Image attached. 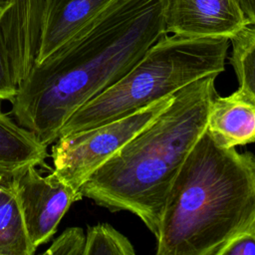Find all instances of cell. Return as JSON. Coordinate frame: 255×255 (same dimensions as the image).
<instances>
[{
	"instance_id": "6da1fadb",
	"label": "cell",
	"mask_w": 255,
	"mask_h": 255,
	"mask_svg": "<svg viewBox=\"0 0 255 255\" xmlns=\"http://www.w3.org/2000/svg\"><path fill=\"white\" fill-rule=\"evenodd\" d=\"M164 0H115L67 44L34 65L11 102L16 122L45 145L67 120L120 81L166 35Z\"/></svg>"
},
{
	"instance_id": "7a4b0ae2",
	"label": "cell",
	"mask_w": 255,
	"mask_h": 255,
	"mask_svg": "<svg viewBox=\"0 0 255 255\" xmlns=\"http://www.w3.org/2000/svg\"><path fill=\"white\" fill-rule=\"evenodd\" d=\"M217 76L177 91L154 121L86 179L81 195L110 211L131 212L156 238L172 182L205 131Z\"/></svg>"
},
{
	"instance_id": "3957f363",
	"label": "cell",
	"mask_w": 255,
	"mask_h": 255,
	"mask_svg": "<svg viewBox=\"0 0 255 255\" xmlns=\"http://www.w3.org/2000/svg\"><path fill=\"white\" fill-rule=\"evenodd\" d=\"M255 211V155L223 148L204 131L169 189L157 255H216Z\"/></svg>"
},
{
	"instance_id": "277c9868",
	"label": "cell",
	"mask_w": 255,
	"mask_h": 255,
	"mask_svg": "<svg viewBox=\"0 0 255 255\" xmlns=\"http://www.w3.org/2000/svg\"><path fill=\"white\" fill-rule=\"evenodd\" d=\"M230 40L161 37L116 84L79 108L59 137L133 114L190 83L224 71Z\"/></svg>"
},
{
	"instance_id": "5b68a950",
	"label": "cell",
	"mask_w": 255,
	"mask_h": 255,
	"mask_svg": "<svg viewBox=\"0 0 255 255\" xmlns=\"http://www.w3.org/2000/svg\"><path fill=\"white\" fill-rule=\"evenodd\" d=\"M173 97H165L119 120L58 137L51 153L54 171L79 191L86 179L154 121Z\"/></svg>"
},
{
	"instance_id": "8992f818",
	"label": "cell",
	"mask_w": 255,
	"mask_h": 255,
	"mask_svg": "<svg viewBox=\"0 0 255 255\" xmlns=\"http://www.w3.org/2000/svg\"><path fill=\"white\" fill-rule=\"evenodd\" d=\"M12 179L30 240L37 249L52 238L70 206L83 196L54 170L43 176L36 166H29Z\"/></svg>"
},
{
	"instance_id": "52a82bcc",
	"label": "cell",
	"mask_w": 255,
	"mask_h": 255,
	"mask_svg": "<svg viewBox=\"0 0 255 255\" xmlns=\"http://www.w3.org/2000/svg\"><path fill=\"white\" fill-rule=\"evenodd\" d=\"M166 33L190 38H233L250 25L239 0H164Z\"/></svg>"
},
{
	"instance_id": "ba28073f",
	"label": "cell",
	"mask_w": 255,
	"mask_h": 255,
	"mask_svg": "<svg viewBox=\"0 0 255 255\" xmlns=\"http://www.w3.org/2000/svg\"><path fill=\"white\" fill-rule=\"evenodd\" d=\"M115 0H45L39 50L43 62L78 35Z\"/></svg>"
},
{
	"instance_id": "9c48e42d",
	"label": "cell",
	"mask_w": 255,
	"mask_h": 255,
	"mask_svg": "<svg viewBox=\"0 0 255 255\" xmlns=\"http://www.w3.org/2000/svg\"><path fill=\"white\" fill-rule=\"evenodd\" d=\"M220 147L231 148L255 142V102L240 88L212 100L205 128Z\"/></svg>"
},
{
	"instance_id": "30bf717a",
	"label": "cell",
	"mask_w": 255,
	"mask_h": 255,
	"mask_svg": "<svg viewBox=\"0 0 255 255\" xmlns=\"http://www.w3.org/2000/svg\"><path fill=\"white\" fill-rule=\"evenodd\" d=\"M47 145L26 128L0 113V175L13 177L29 166L44 165Z\"/></svg>"
},
{
	"instance_id": "8fae6325",
	"label": "cell",
	"mask_w": 255,
	"mask_h": 255,
	"mask_svg": "<svg viewBox=\"0 0 255 255\" xmlns=\"http://www.w3.org/2000/svg\"><path fill=\"white\" fill-rule=\"evenodd\" d=\"M33 246L12 177L0 180V255H32Z\"/></svg>"
},
{
	"instance_id": "7c38bea8",
	"label": "cell",
	"mask_w": 255,
	"mask_h": 255,
	"mask_svg": "<svg viewBox=\"0 0 255 255\" xmlns=\"http://www.w3.org/2000/svg\"><path fill=\"white\" fill-rule=\"evenodd\" d=\"M25 74L20 42L3 13L0 16V100H14Z\"/></svg>"
},
{
	"instance_id": "4fadbf2b",
	"label": "cell",
	"mask_w": 255,
	"mask_h": 255,
	"mask_svg": "<svg viewBox=\"0 0 255 255\" xmlns=\"http://www.w3.org/2000/svg\"><path fill=\"white\" fill-rule=\"evenodd\" d=\"M230 63L239 88L255 102V25H248L230 39Z\"/></svg>"
},
{
	"instance_id": "5bb4252c",
	"label": "cell",
	"mask_w": 255,
	"mask_h": 255,
	"mask_svg": "<svg viewBox=\"0 0 255 255\" xmlns=\"http://www.w3.org/2000/svg\"><path fill=\"white\" fill-rule=\"evenodd\" d=\"M130 241L108 223L88 226L84 255H133Z\"/></svg>"
},
{
	"instance_id": "9a60e30c",
	"label": "cell",
	"mask_w": 255,
	"mask_h": 255,
	"mask_svg": "<svg viewBox=\"0 0 255 255\" xmlns=\"http://www.w3.org/2000/svg\"><path fill=\"white\" fill-rule=\"evenodd\" d=\"M216 255H255V211L249 221L221 245Z\"/></svg>"
},
{
	"instance_id": "2e32d148",
	"label": "cell",
	"mask_w": 255,
	"mask_h": 255,
	"mask_svg": "<svg viewBox=\"0 0 255 255\" xmlns=\"http://www.w3.org/2000/svg\"><path fill=\"white\" fill-rule=\"evenodd\" d=\"M86 234L80 227H69L44 252L45 255H84Z\"/></svg>"
},
{
	"instance_id": "e0dca14e",
	"label": "cell",
	"mask_w": 255,
	"mask_h": 255,
	"mask_svg": "<svg viewBox=\"0 0 255 255\" xmlns=\"http://www.w3.org/2000/svg\"><path fill=\"white\" fill-rule=\"evenodd\" d=\"M249 22L255 25V0H239Z\"/></svg>"
},
{
	"instance_id": "ac0fdd59",
	"label": "cell",
	"mask_w": 255,
	"mask_h": 255,
	"mask_svg": "<svg viewBox=\"0 0 255 255\" xmlns=\"http://www.w3.org/2000/svg\"><path fill=\"white\" fill-rule=\"evenodd\" d=\"M13 0H0V16L6 11V9L12 4Z\"/></svg>"
},
{
	"instance_id": "d6986e66",
	"label": "cell",
	"mask_w": 255,
	"mask_h": 255,
	"mask_svg": "<svg viewBox=\"0 0 255 255\" xmlns=\"http://www.w3.org/2000/svg\"><path fill=\"white\" fill-rule=\"evenodd\" d=\"M1 179H2V176H1V175H0V180H1Z\"/></svg>"
}]
</instances>
